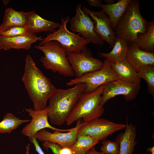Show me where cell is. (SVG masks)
<instances>
[{
	"instance_id": "6da1fadb",
	"label": "cell",
	"mask_w": 154,
	"mask_h": 154,
	"mask_svg": "<svg viewBox=\"0 0 154 154\" xmlns=\"http://www.w3.org/2000/svg\"><path fill=\"white\" fill-rule=\"evenodd\" d=\"M22 80L33 102V109L39 110L46 108L47 100L56 88L49 79L37 67L32 58L29 55L26 56Z\"/></svg>"
},
{
	"instance_id": "7a4b0ae2",
	"label": "cell",
	"mask_w": 154,
	"mask_h": 154,
	"mask_svg": "<svg viewBox=\"0 0 154 154\" xmlns=\"http://www.w3.org/2000/svg\"><path fill=\"white\" fill-rule=\"evenodd\" d=\"M86 88L81 83L66 89L56 88L49 99L48 117L50 123L60 126L66 121Z\"/></svg>"
},
{
	"instance_id": "3957f363",
	"label": "cell",
	"mask_w": 154,
	"mask_h": 154,
	"mask_svg": "<svg viewBox=\"0 0 154 154\" xmlns=\"http://www.w3.org/2000/svg\"><path fill=\"white\" fill-rule=\"evenodd\" d=\"M148 23L140 13L139 1L131 0L114 31L117 37L129 45L135 42L138 34L146 32Z\"/></svg>"
},
{
	"instance_id": "277c9868",
	"label": "cell",
	"mask_w": 154,
	"mask_h": 154,
	"mask_svg": "<svg viewBox=\"0 0 154 154\" xmlns=\"http://www.w3.org/2000/svg\"><path fill=\"white\" fill-rule=\"evenodd\" d=\"M105 87L103 85L89 93H84L80 96L66 121L68 125L81 119L88 123L100 118L105 110L101 105L102 95Z\"/></svg>"
},
{
	"instance_id": "5b68a950",
	"label": "cell",
	"mask_w": 154,
	"mask_h": 154,
	"mask_svg": "<svg viewBox=\"0 0 154 154\" xmlns=\"http://www.w3.org/2000/svg\"><path fill=\"white\" fill-rule=\"evenodd\" d=\"M35 47L43 52L44 56L40 58V61L45 69L66 77L74 76L67 59V54L58 42L50 41L42 45L35 46Z\"/></svg>"
},
{
	"instance_id": "8992f818",
	"label": "cell",
	"mask_w": 154,
	"mask_h": 154,
	"mask_svg": "<svg viewBox=\"0 0 154 154\" xmlns=\"http://www.w3.org/2000/svg\"><path fill=\"white\" fill-rule=\"evenodd\" d=\"M70 17H62L58 29L49 33L41 41L40 45H42L51 40L58 42L64 48L66 53L71 52H80L90 42L78 34L69 31L67 24Z\"/></svg>"
},
{
	"instance_id": "52a82bcc",
	"label": "cell",
	"mask_w": 154,
	"mask_h": 154,
	"mask_svg": "<svg viewBox=\"0 0 154 154\" xmlns=\"http://www.w3.org/2000/svg\"><path fill=\"white\" fill-rule=\"evenodd\" d=\"M100 69L86 73L82 76L70 80L66 83L67 86H72L81 83L86 84L84 93H89L97 90L100 86L109 82L117 80L118 77L112 68L110 63L104 60Z\"/></svg>"
},
{
	"instance_id": "ba28073f",
	"label": "cell",
	"mask_w": 154,
	"mask_h": 154,
	"mask_svg": "<svg viewBox=\"0 0 154 154\" xmlns=\"http://www.w3.org/2000/svg\"><path fill=\"white\" fill-rule=\"evenodd\" d=\"M78 4L76 9V14L70 21V28L73 33H77L80 36L96 44L102 46L103 41L97 34L94 21L91 17L81 9Z\"/></svg>"
},
{
	"instance_id": "9c48e42d",
	"label": "cell",
	"mask_w": 154,
	"mask_h": 154,
	"mask_svg": "<svg viewBox=\"0 0 154 154\" xmlns=\"http://www.w3.org/2000/svg\"><path fill=\"white\" fill-rule=\"evenodd\" d=\"M67 54V57L76 78L100 69L104 65L101 60L94 58L91 50L87 47L80 52Z\"/></svg>"
},
{
	"instance_id": "30bf717a",
	"label": "cell",
	"mask_w": 154,
	"mask_h": 154,
	"mask_svg": "<svg viewBox=\"0 0 154 154\" xmlns=\"http://www.w3.org/2000/svg\"><path fill=\"white\" fill-rule=\"evenodd\" d=\"M126 124L99 118L87 123L78 130V134L89 136L99 142L115 132L125 128Z\"/></svg>"
},
{
	"instance_id": "8fae6325",
	"label": "cell",
	"mask_w": 154,
	"mask_h": 154,
	"mask_svg": "<svg viewBox=\"0 0 154 154\" xmlns=\"http://www.w3.org/2000/svg\"><path fill=\"white\" fill-rule=\"evenodd\" d=\"M25 110L31 117L30 122L27 124L21 131L22 134L28 137L32 143L36 133L39 131L46 128L50 129L53 131L67 132L71 131L73 128L62 129L55 127L51 125L48 120V109L47 106L45 109L35 110L31 108L25 109Z\"/></svg>"
},
{
	"instance_id": "7c38bea8",
	"label": "cell",
	"mask_w": 154,
	"mask_h": 154,
	"mask_svg": "<svg viewBox=\"0 0 154 154\" xmlns=\"http://www.w3.org/2000/svg\"><path fill=\"white\" fill-rule=\"evenodd\" d=\"M104 85L102 95L103 106L109 100L119 95L123 96L127 101L133 100L136 97L140 89V84L130 83L119 79Z\"/></svg>"
},
{
	"instance_id": "4fadbf2b",
	"label": "cell",
	"mask_w": 154,
	"mask_h": 154,
	"mask_svg": "<svg viewBox=\"0 0 154 154\" xmlns=\"http://www.w3.org/2000/svg\"><path fill=\"white\" fill-rule=\"evenodd\" d=\"M83 10L93 19L96 32L103 40L113 47L116 37L108 16L102 10L98 11H92L83 7Z\"/></svg>"
},
{
	"instance_id": "5bb4252c",
	"label": "cell",
	"mask_w": 154,
	"mask_h": 154,
	"mask_svg": "<svg viewBox=\"0 0 154 154\" xmlns=\"http://www.w3.org/2000/svg\"><path fill=\"white\" fill-rule=\"evenodd\" d=\"M76 122L75 126L70 131L65 132L53 131V132L52 133L43 129L36 133L35 138L39 141H47L55 143L62 148L70 147L76 141L79 129L87 123L84 122L81 119Z\"/></svg>"
},
{
	"instance_id": "9a60e30c",
	"label": "cell",
	"mask_w": 154,
	"mask_h": 154,
	"mask_svg": "<svg viewBox=\"0 0 154 154\" xmlns=\"http://www.w3.org/2000/svg\"><path fill=\"white\" fill-rule=\"evenodd\" d=\"M43 39L41 36L30 33L11 37L0 36V48L5 50L12 49L28 50L32 44Z\"/></svg>"
},
{
	"instance_id": "2e32d148",
	"label": "cell",
	"mask_w": 154,
	"mask_h": 154,
	"mask_svg": "<svg viewBox=\"0 0 154 154\" xmlns=\"http://www.w3.org/2000/svg\"><path fill=\"white\" fill-rule=\"evenodd\" d=\"M126 59L135 70L143 65H154V52L143 51L133 43L129 45Z\"/></svg>"
},
{
	"instance_id": "e0dca14e",
	"label": "cell",
	"mask_w": 154,
	"mask_h": 154,
	"mask_svg": "<svg viewBox=\"0 0 154 154\" xmlns=\"http://www.w3.org/2000/svg\"><path fill=\"white\" fill-rule=\"evenodd\" d=\"M28 23L27 28L29 33L35 34L41 32L52 33L59 27L60 24L58 23L45 19L37 14L34 11L27 12Z\"/></svg>"
},
{
	"instance_id": "ac0fdd59",
	"label": "cell",
	"mask_w": 154,
	"mask_h": 154,
	"mask_svg": "<svg viewBox=\"0 0 154 154\" xmlns=\"http://www.w3.org/2000/svg\"><path fill=\"white\" fill-rule=\"evenodd\" d=\"M125 128L124 132L119 134L116 139L119 145V154H132L136 144V127L131 123L128 124L127 121Z\"/></svg>"
},
{
	"instance_id": "d6986e66",
	"label": "cell",
	"mask_w": 154,
	"mask_h": 154,
	"mask_svg": "<svg viewBox=\"0 0 154 154\" xmlns=\"http://www.w3.org/2000/svg\"><path fill=\"white\" fill-rule=\"evenodd\" d=\"M28 23L27 12L17 11L9 7L5 11L3 22L0 25V31H5L15 26L27 27Z\"/></svg>"
},
{
	"instance_id": "ffe728a7",
	"label": "cell",
	"mask_w": 154,
	"mask_h": 154,
	"mask_svg": "<svg viewBox=\"0 0 154 154\" xmlns=\"http://www.w3.org/2000/svg\"><path fill=\"white\" fill-rule=\"evenodd\" d=\"M110 63L119 79L130 83L140 84L141 79L135 69L126 59L120 62Z\"/></svg>"
},
{
	"instance_id": "44dd1931",
	"label": "cell",
	"mask_w": 154,
	"mask_h": 154,
	"mask_svg": "<svg viewBox=\"0 0 154 154\" xmlns=\"http://www.w3.org/2000/svg\"><path fill=\"white\" fill-rule=\"evenodd\" d=\"M129 44L123 38H116L112 50L107 53L98 52L99 56L105 58L110 63L122 61L126 59Z\"/></svg>"
},
{
	"instance_id": "7402d4cb",
	"label": "cell",
	"mask_w": 154,
	"mask_h": 154,
	"mask_svg": "<svg viewBox=\"0 0 154 154\" xmlns=\"http://www.w3.org/2000/svg\"><path fill=\"white\" fill-rule=\"evenodd\" d=\"M131 0H119L111 5L102 4L101 7L109 17L114 30Z\"/></svg>"
},
{
	"instance_id": "603a6c76",
	"label": "cell",
	"mask_w": 154,
	"mask_h": 154,
	"mask_svg": "<svg viewBox=\"0 0 154 154\" xmlns=\"http://www.w3.org/2000/svg\"><path fill=\"white\" fill-rule=\"evenodd\" d=\"M141 50L147 52H154V21L148 22L146 32L138 34L135 42Z\"/></svg>"
},
{
	"instance_id": "cb8c5ba5",
	"label": "cell",
	"mask_w": 154,
	"mask_h": 154,
	"mask_svg": "<svg viewBox=\"0 0 154 154\" xmlns=\"http://www.w3.org/2000/svg\"><path fill=\"white\" fill-rule=\"evenodd\" d=\"M99 143L89 136L78 134L76 141L69 147L73 151V154H86Z\"/></svg>"
},
{
	"instance_id": "d4e9b609",
	"label": "cell",
	"mask_w": 154,
	"mask_h": 154,
	"mask_svg": "<svg viewBox=\"0 0 154 154\" xmlns=\"http://www.w3.org/2000/svg\"><path fill=\"white\" fill-rule=\"evenodd\" d=\"M28 119H21L11 113H7L0 122V133H11L21 124L30 121Z\"/></svg>"
},
{
	"instance_id": "484cf974",
	"label": "cell",
	"mask_w": 154,
	"mask_h": 154,
	"mask_svg": "<svg viewBox=\"0 0 154 154\" xmlns=\"http://www.w3.org/2000/svg\"><path fill=\"white\" fill-rule=\"evenodd\" d=\"M135 70L139 78L143 79L147 82L148 93L154 98V65H143L138 67Z\"/></svg>"
},
{
	"instance_id": "4316f807",
	"label": "cell",
	"mask_w": 154,
	"mask_h": 154,
	"mask_svg": "<svg viewBox=\"0 0 154 154\" xmlns=\"http://www.w3.org/2000/svg\"><path fill=\"white\" fill-rule=\"evenodd\" d=\"M100 147L101 152L103 154H119V145L116 141L104 140Z\"/></svg>"
},
{
	"instance_id": "83f0119b",
	"label": "cell",
	"mask_w": 154,
	"mask_h": 154,
	"mask_svg": "<svg viewBox=\"0 0 154 154\" xmlns=\"http://www.w3.org/2000/svg\"><path fill=\"white\" fill-rule=\"evenodd\" d=\"M27 27L15 26L5 31H0V36L11 37L29 33Z\"/></svg>"
},
{
	"instance_id": "f1b7e54d",
	"label": "cell",
	"mask_w": 154,
	"mask_h": 154,
	"mask_svg": "<svg viewBox=\"0 0 154 154\" xmlns=\"http://www.w3.org/2000/svg\"><path fill=\"white\" fill-rule=\"evenodd\" d=\"M43 146L47 151H48L49 149H51L54 154H59L60 151L62 148L57 144L47 141H44Z\"/></svg>"
},
{
	"instance_id": "f546056e",
	"label": "cell",
	"mask_w": 154,
	"mask_h": 154,
	"mask_svg": "<svg viewBox=\"0 0 154 154\" xmlns=\"http://www.w3.org/2000/svg\"><path fill=\"white\" fill-rule=\"evenodd\" d=\"M86 1L90 5L94 7H101L102 4L101 0H87Z\"/></svg>"
},
{
	"instance_id": "4dcf8cb0",
	"label": "cell",
	"mask_w": 154,
	"mask_h": 154,
	"mask_svg": "<svg viewBox=\"0 0 154 154\" xmlns=\"http://www.w3.org/2000/svg\"><path fill=\"white\" fill-rule=\"evenodd\" d=\"M32 143L34 145L36 151L38 154H45L40 147L37 139L35 138L34 139Z\"/></svg>"
},
{
	"instance_id": "1f68e13d",
	"label": "cell",
	"mask_w": 154,
	"mask_h": 154,
	"mask_svg": "<svg viewBox=\"0 0 154 154\" xmlns=\"http://www.w3.org/2000/svg\"><path fill=\"white\" fill-rule=\"evenodd\" d=\"M59 154H73V151L70 147H64L60 149Z\"/></svg>"
},
{
	"instance_id": "d6a6232c",
	"label": "cell",
	"mask_w": 154,
	"mask_h": 154,
	"mask_svg": "<svg viewBox=\"0 0 154 154\" xmlns=\"http://www.w3.org/2000/svg\"><path fill=\"white\" fill-rule=\"evenodd\" d=\"M86 154H103L101 152L97 151L95 146L92 147Z\"/></svg>"
},
{
	"instance_id": "836d02e7",
	"label": "cell",
	"mask_w": 154,
	"mask_h": 154,
	"mask_svg": "<svg viewBox=\"0 0 154 154\" xmlns=\"http://www.w3.org/2000/svg\"><path fill=\"white\" fill-rule=\"evenodd\" d=\"M107 5H111L114 3L115 0H103Z\"/></svg>"
},
{
	"instance_id": "e575fe53",
	"label": "cell",
	"mask_w": 154,
	"mask_h": 154,
	"mask_svg": "<svg viewBox=\"0 0 154 154\" xmlns=\"http://www.w3.org/2000/svg\"><path fill=\"white\" fill-rule=\"evenodd\" d=\"M147 151L148 152H150L151 154H154V147H148L147 149Z\"/></svg>"
},
{
	"instance_id": "d590c367",
	"label": "cell",
	"mask_w": 154,
	"mask_h": 154,
	"mask_svg": "<svg viewBox=\"0 0 154 154\" xmlns=\"http://www.w3.org/2000/svg\"><path fill=\"white\" fill-rule=\"evenodd\" d=\"M30 144H28L26 147V154H29V151L30 150Z\"/></svg>"
}]
</instances>
